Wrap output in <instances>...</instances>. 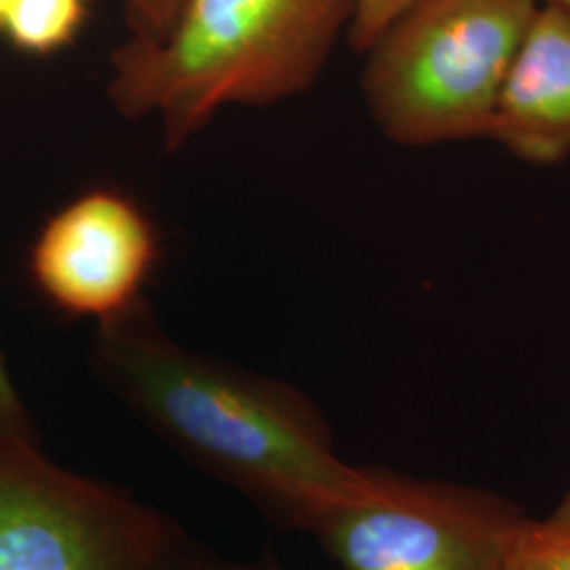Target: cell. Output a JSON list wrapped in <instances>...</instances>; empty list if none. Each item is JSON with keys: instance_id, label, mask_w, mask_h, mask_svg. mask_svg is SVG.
Here are the masks:
<instances>
[{"instance_id": "obj_1", "label": "cell", "mask_w": 570, "mask_h": 570, "mask_svg": "<svg viewBox=\"0 0 570 570\" xmlns=\"http://www.w3.org/2000/svg\"><path fill=\"white\" fill-rule=\"evenodd\" d=\"M91 367L146 428L279 527L311 532L374 480L336 456L305 393L180 345L146 298L96 326Z\"/></svg>"}, {"instance_id": "obj_2", "label": "cell", "mask_w": 570, "mask_h": 570, "mask_svg": "<svg viewBox=\"0 0 570 570\" xmlns=\"http://www.w3.org/2000/svg\"><path fill=\"white\" fill-rule=\"evenodd\" d=\"M357 0H184L164 37L129 35L108 60L106 96L122 119L161 125L178 153L228 106H273L308 91L348 35Z\"/></svg>"}, {"instance_id": "obj_3", "label": "cell", "mask_w": 570, "mask_h": 570, "mask_svg": "<svg viewBox=\"0 0 570 570\" xmlns=\"http://www.w3.org/2000/svg\"><path fill=\"white\" fill-rule=\"evenodd\" d=\"M539 0H414L367 47L362 94L391 142L489 138Z\"/></svg>"}, {"instance_id": "obj_4", "label": "cell", "mask_w": 570, "mask_h": 570, "mask_svg": "<svg viewBox=\"0 0 570 570\" xmlns=\"http://www.w3.org/2000/svg\"><path fill=\"white\" fill-rule=\"evenodd\" d=\"M184 532L127 490L0 446V570H153Z\"/></svg>"}, {"instance_id": "obj_5", "label": "cell", "mask_w": 570, "mask_h": 570, "mask_svg": "<svg viewBox=\"0 0 570 570\" xmlns=\"http://www.w3.org/2000/svg\"><path fill=\"white\" fill-rule=\"evenodd\" d=\"M529 522L489 492L374 469L372 484L311 532L341 570H503Z\"/></svg>"}, {"instance_id": "obj_6", "label": "cell", "mask_w": 570, "mask_h": 570, "mask_svg": "<svg viewBox=\"0 0 570 570\" xmlns=\"http://www.w3.org/2000/svg\"><path fill=\"white\" fill-rule=\"evenodd\" d=\"M161 263V235L144 205L94 186L47 218L28 252L42 298L72 320L108 322L140 303Z\"/></svg>"}, {"instance_id": "obj_7", "label": "cell", "mask_w": 570, "mask_h": 570, "mask_svg": "<svg viewBox=\"0 0 570 570\" xmlns=\"http://www.w3.org/2000/svg\"><path fill=\"white\" fill-rule=\"evenodd\" d=\"M489 140L530 165L570 155V16L539 4L511 61L490 121Z\"/></svg>"}, {"instance_id": "obj_8", "label": "cell", "mask_w": 570, "mask_h": 570, "mask_svg": "<svg viewBox=\"0 0 570 570\" xmlns=\"http://www.w3.org/2000/svg\"><path fill=\"white\" fill-rule=\"evenodd\" d=\"M94 0H9L0 37L21 56L51 58L79 41Z\"/></svg>"}, {"instance_id": "obj_9", "label": "cell", "mask_w": 570, "mask_h": 570, "mask_svg": "<svg viewBox=\"0 0 570 570\" xmlns=\"http://www.w3.org/2000/svg\"><path fill=\"white\" fill-rule=\"evenodd\" d=\"M503 570H570V534H551L530 520Z\"/></svg>"}, {"instance_id": "obj_10", "label": "cell", "mask_w": 570, "mask_h": 570, "mask_svg": "<svg viewBox=\"0 0 570 570\" xmlns=\"http://www.w3.org/2000/svg\"><path fill=\"white\" fill-rule=\"evenodd\" d=\"M0 446H41L30 410L16 387L0 351Z\"/></svg>"}, {"instance_id": "obj_11", "label": "cell", "mask_w": 570, "mask_h": 570, "mask_svg": "<svg viewBox=\"0 0 570 570\" xmlns=\"http://www.w3.org/2000/svg\"><path fill=\"white\" fill-rule=\"evenodd\" d=\"M414 0H357L355 18L346 35L348 45L364 53L372 42L381 37V32L395 20Z\"/></svg>"}, {"instance_id": "obj_12", "label": "cell", "mask_w": 570, "mask_h": 570, "mask_svg": "<svg viewBox=\"0 0 570 570\" xmlns=\"http://www.w3.org/2000/svg\"><path fill=\"white\" fill-rule=\"evenodd\" d=\"M153 570H271L268 560L263 558L256 564H242L220 558L212 551L199 548L186 534L171 548L165 551L164 558L157 562Z\"/></svg>"}, {"instance_id": "obj_13", "label": "cell", "mask_w": 570, "mask_h": 570, "mask_svg": "<svg viewBox=\"0 0 570 570\" xmlns=\"http://www.w3.org/2000/svg\"><path fill=\"white\" fill-rule=\"evenodd\" d=\"M183 2L184 0H121L129 35L146 39L164 37Z\"/></svg>"}, {"instance_id": "obj_14", "label": "cell", "mask_w": 570, "mask_h": 570, "mask_svg": "<svg viewBox=\"0 0 570 570\" xmlns=\"http://www.w3.org/2000/svg\"><path fill=\"white\" fill-rule=\"evenodd\" d=\"M537 527L551 534H570V489L546 520H537Z\"/></svg>"}, {"instance_id": "obj_15", "label": "cell", "mask_w": 570, "mask_h": 570, "mask_svg": "<svg viewBox=\"0 0 570 570\" xmlns=\"http://www.w3.org/2000/svg\"><path fill=\"white\" fill-rule=\"evenodd\" d=\"M539 4H551V7H558V9L567 11L570 16V0H539Z\"/></svg>"}, {"instance_id": "obj_16", "label": "cell", "mask_w": 570, "mask_h": 570, "mask_svg": "<svg viewBox=\"0 0 570 570\" xmlns=\"http://www.w3.org/2000/svg\"><path fill=\"white\" fill-rule=\"evenodd\" d=\"M7 2H9V0H0V21H2V16H4V9H7Z\"/></svg>"}]
</instances>
